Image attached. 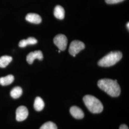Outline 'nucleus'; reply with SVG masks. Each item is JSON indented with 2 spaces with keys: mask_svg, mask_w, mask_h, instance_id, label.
I'll list each match as a JSON object with an SVG mask.
<instances>
[{
  "mask_svg": "<svg viewBox=\"0 0 129 129\" xmlns=\"http://www.w3.org/2000/svg\"><path fill=\"white\" fill-rule=\"evenodd\" d=\"M119 129H129V128L126 125L122 124L120 125Z\"/></svg>",
  "mask_w": 129,
  "mask_h": 129,
  "instance_id": "obj_18",
  "label": "nucleus"
},
{
  "mask_svg": "<svg viewBox=\"0 0 129 129\" xmlns=\"http://www.w3.org/2000/svg\"><path fill=\"white\" fill-rule=\"evenodd\" d=\"M83 102L88 110L93 113H100L103 110V106L101 102L92 95L85 96L83 98Z\"/></svg>",
  "mask_w": 129,
  "mask_h": 129,
  "instance_id": "obj_2",
  "label": "nucleus"
},
{
  "mask_svg": "<svg viewBox=\"0 0 129 129\" xmlns=\"http://www.w3.org/2000/svg\"><path fill=\"white\" fill-rule=\"evenodd\" d=\"M85 47V44L82 42L78 40H74L72 42L69 46V53L74 57Z\"/></svg>",
  "mask_w": 129,
  "mask_h": 129,
  "instance_id": "obj_4",
  "label": "nucleus"
},
{
  "mask_svg": "<svg viewBox=\"0 0 129 129\" xmlns=\"http://www.w3.org/2000/svg\"><path fill=\"white\" fill-rule=\"evenodd\" d=\"M13 58L9 55H3L0 57V68H5L12 61Z\"/></svg>",
  "mask_w": 129,
  "mask_h": 129,
  "instance_id": "obj_13",
  "label": "nucleus"
},
{
  "mask_svg": "<svg viewBox=\"0 0 129 129\" xmlns=\"http://www.w3.org/2000/svg\"><path fill=\"white\" fill-rule=\"evenodd\" d=\"M98 86L111 97H118L120 93V88L117 80L103 78L98 81Z\"/></svg>",
  "mask_w": 129,
  "mask_h": 129,
  "instance_id": "obj_1",
  "label": "nucleus"
},
{
  "mask_svg": "<svg viewBox=\"0 0 129 129\" xmlns=\"http://www.w3.org/2000/svg\"><path fill=\"white\" fill-rule=\"evenodd\" d=\"M14 79V76L12 75H9L5 77L0 78V84L2 86H7L13 82Z\"/></svg>",
  "mask_w": 129,
  "mask_h": 129,
  "instance_id": "obj_11",
  "label": "nucleus"
},
{
  "mask_svg": "<svg viewBox=\"0 0 129 129\" xmlns=\"http://www.w3.org/2000/svg\"><path fill=\"white\" fill-rule=\"evenodd\" d=\"M64 10L60 5H56L54 9V14L56 18L62 20L64 17Z\"/></svg>",
  "mask_w": 129,
  "mask_h": 129,
  "instance_id": "obj_10",
  "label": "nucleus"
},
{
  "mask_svg": "<svg viewBox=\"0 0 129 129\" xmlns=\"http://www.w3.org/2000/svg\"><path fill=\"white\" fill-rule=\"evenodd\" d=\"M27 45H35L37 43V40L34 37H30L25 39Z\"/></svg>",
  "mask_w": 129,
  "mask_h": 129,
  "instance_id": "obj_16",
  "label": "nucleus"
},
{
  "mask_svg": "<svg viewBox=\"0 0 129 129\" xmlns=\"http://www.w3.org/2000/svg\"><path fill=\"white\" fill-rule=\"evenodd\" d=\"M23 90L20 87H15L13 88L10 92L11 96L14 99H18L22 95Z\"/></svg>",
  "mask_w": 129,
  "mask_h": 129,
  "instance_id": "obj_14",
  "label": "nucleus"
},
{
  "mask_svg": "<svg viewBox=\"0 0 129 129\" xmlns=\"http://www.w3.org/2000/svg\"><path fill=\"white\" fill-rule=\"evenodd\" d=\"M28 116V111L26 107H19L16 111V119L18 121H22L25 120Z\"/></svg>",
  "mask_w": 129,
  "mask_h": 129,
  "instance_id": "obj_6",
  "label": "nucleus"
},
{
  "mask_svg": "<svg viewBox=\"0 0 129 129\" xmlns=\"http://www.w3.org/2000/svg\"><path fill=\"white\" fill-rule=\"evenodd\" d=\"M122 57V54L120 51L111 52L99 60L98 64L100 67H109L116 64Z\"/></svg>",
  "mask_w": 129,
  "mask_h": 129,
  "instance_id": "obj_3",
  "label": "nucleus"
},
{
  "mask_svg": "<svg viewBox=\"0 0 129 129\" xmlns=\"http://www.w3.org/2000/svg\"><path fill=\"white\" fill-rule=\"evenodd\" d=\"M36 59L42 60L43 59V55L40 50L30 52L26 56V61L29 64H32Z\"/></svg>",
  "mask_w": 129,
  "mask_h": 129,
  "instance_id": "obj_7",
  "label": "nucleus"
},
{
  "mask_svg": "<svg viewBox=\"0 0 129 129\" xmlns=\"http://www.w3.org/2000/svg\"><path fill=\"white\" fill-rule=\"evenodd\" d=\"M34 107L35 109L38 111L43 110L45 107V103L41 98L37 97L36 98L34 102Z\"/></svg>",
  "mask_w": 129,
  "mask_h": 129,
  "instance_id": "obj_12",
  "label": "nucleus"
},
{
  "mask_svg": "<svg viewBox=\"0 0 129 129\" xmlns=\"http://www.w3.org/2000/svg\"><path fill=\"white\" fill-rule=\"evenodd\" d=\"M127 27H128V29L129 30V23H127Z\"/></svg>",
  "mask_w": 129,
  "mask_h": 129,
  "instance_id": "obj_19",
  "label": "nucleus"
},
{
  "mask_svg": "<svg viewBox=\"0 0 129 129\" xmlns=\"http://www.w3.org/2000/svg\"><path fill=\"white\" fill-rule=\"evenodd\" d=\"M40 129H57L55 123L52 121H47L42 125Z\"/></svg>",
  "mask_w": 129,
  "mask_h": 129,
  "instance_id": "obj_15",
  "label": "nucleus"
},
{
  "mask_svg": "<svg viewBox=\"0 0 129 129\" xmlns=\"http://www.w3.org/2000/svg\"><path fill=\"white\" fill-rule=\"evenodd\" d=\"M124 0H105V2L108 4H115L120 3Z\"/></svg>",
  "mask_w": 129,
  "mask_h": 129,
  "instance_id": "obj_17",
  "label": "nucleus"
},
{
  "mask_svg": "<svg viewBox=\"0 0 129 129\" xmlns=\"http://www.w3.org/2000/svg\"><path fill=\"white\" fill-rule=\"evenodd\" d=\"M54 43L60 51H64L67 46L68 39L64 35L59 34L54 38Z\"/></svg>",
  "mask_w": 129,
  "mask_h": 129,
  "instance_id": "obj_5",
  "label": "nucleus"
},
{
  "mask_svg": "<svg viewBox=\"0 0 129 129\" xmlns=\"http://www.w3.org/2000/svg\"><path fill=\"white\" fill-rule=\"evenodd\" d=\"M70 112L72 116L77 119H81L84 116V113L82 110L77 106H72L71 107Z\"/></svg>",
  "mask_w": 129,
  "mask_h": 129,
  "instance_id": "obj_8",
  "label": "nucleus"
},
{
  "mask_svg": "<svg viewBox=\"0 0 129 129\" xmlns=\"http://www.w3.org/2000/svg\"><path fill=\"white\" fill-rule=\"evenodd\" d=\"M26 20L33 23L39 24L41 23L42 22V18L41 16L35 13H29L25 17Z\"/></svg>",
  "mask_w": 129,
  "mask_h": 129,
  "instance_id": "obj_9",
  "label": "nucleus"
},
{
  "mask_svg": "<svg viewBox=\"0 0 129 129\" xmlns=\"http://www.w3.org/2000/svg\"><path fill=\"white\" fill-rule=\"evenodd\" d=\"M58 52H59V53H60V50H59V51H58Z\"/></svg>",
  "mask_w": 129,
  "mask_h": 129,
  "instance_id": "obj_20",
  "label": "nucleus"
}]
</instances>
